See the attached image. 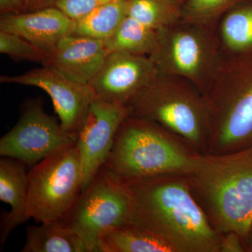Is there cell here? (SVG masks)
<instances>
[{
	"label": "cell",
	"mask_w": 252,
	"mask_h": 252,
	"mask_svg": "<svg viewBox=\"0 0 252 252\" xmlns=\"http://www.w3.org/2000/svg\"><path fill=\"white\" fill-rule=\"evenodd\" d=\"M161 176L124 182L132 196L129 222L160 239L175 252L220 250L216 232L188 187Z\"/></svg>",
	"instance_id": "6da1fadb"
},
{
	"label": "cell",
	"mask_w": 252,
	"mask_h": 252,
	"mask_svg": "<svg viewBox=\"0 0 252 252\" xmlns=\"http://www.w3.org/2000/svg\"><path fill=\"white\" fill-rule=\"evenodd\" d=\"M82 190L77 144L46 157L28 172V215L39 223L62 220Z\"/></svg>",
	"instance_id": "277c9868"
},
{
	"label": "cell",
	"mask_w": 252,
	"mask_h": 252,
	"mask_svg": "<svg viewBox=\"0 0 252 252\" xmlns=\"http://www.w3.org/2000/svg\"><path fill=\"white\" fill-rule=\"evenodd\" d=\"M27 12L23 0H0L1 16Z\"/></svg>",
	"instance_id": "d4e9b609"
},
{
	"label": "cell",
	"mask_w": 252,
	"mask_h": 252,
	"mask_svg": "<svg viewBox=\"0 0 252 252\" xmlns=\"http://www.w3.org/2000/svg\"><path fill=\"white\" fill-rule=\"evenodd\" d=\"M160 70L170 71L193 77L203 69L205 51L203 41L193 33L180 32L167 36L164 30L158 31L157 46L150 56Z\"/></svg>",
	"instance_id": "4fadbf2b"
},
{
	"label": "cell",
	"mask_w": 252,
	"mask_h": 252,
	"mask_svg": "<svg viewBox=\"0 0 252 252\" xmlns=\"http://www.w3.org/2000/svg\"><path fill=\"white\" fill-rule=\"evenodd\" d=\"M112 1L114 0H59L55 6L77 21L96 8Z\"/></svg>",
	"instance_id": "603a6c76"
},
{
	"label": "cell",
	"mask_w": 252,
	"mask_h": 252,
	"mask_svg": "<svg viewBox=\"0 0 252 252\" xmlns=\"http://www.w3.org/2000/svg\"><path fill=\"white\" fill-rule=\"evenodd\" d=\"M129 116L158 122L196 142L200 138V119L193 105L182 99H171L159 79L128 108Z\"/></svg>",
	"instance_id": "30bf717a"
},
{
	"label": "cell",
	"mask_w": 252,
	"mask_h": 252,
	"mask_svg": "<svg viewBox=\"0 0 252 252\" xmlns=\"http://www.w3.org/2000/svg\"><path fill=\"white\" fill-rule=\"evenodd\" d=\"M191 173L219 228L248 234L252 226V147L198 158Z\"/></svg>",
	"instance_id": "7a4b0ae2"
},
{
	"label": "cell",
	"mask_w": 252,
	"mask_h": 252,
	"mask_svg": "<svg viewBox=\"0 0 252 252\" xmlns=\"http://www.w3.org/2000/svg\"><path fill=\"white\" fill-rule=\"evenodd\" d=\"M132 196L126 182L101 169L61 221L77 232L90 252H97L99 236L130 220Z\"/></svg>",
	"instance_id": "5b68a950"
},
{
	"label": "cell",
	"mask_w": 252,
	"mask_h": 252,
	"mask_svg": "<svg viewBox=\"0 0 252 252\" xmlns=\"http://www.w3.org/2000/svg\"><path fill=\"white\" fill-rule=\"evenodd\" d=\"M74 26L75 21L55 6L0 18V31L21 36L47 53L72 34Z\"/></svg>",
	"instance_id": "7c38bea8"
},
{
	"label": "cell",
	"mask_w": 252,
	"mask_h": 252,
	"mask_svg": "<svg viewBox=\"0 0 252 252\" xmlns=\"http://www.w3.org/2000/svg\"><path fill=\"white\" fill-rule=\"evenodd\" d=\"M0 52L16 61H32L43 64L49 53L24 38L0 31Z\"/></svg>",
	"instance_id": "7402d4cb"
},
{
	"label": "cell",
	"mask_w": 252,
	"mask_h": 252,
	"mask_svg": "<svg viewBox=\"0 0 252 252\" xmlns=\"http://www.w3.org/2000/svg\"><path fill=\"white\" fill-rule=\"evenodd\" d=\"M59 0H23L27 11H36L54 6Z\"/></svg>",
	"instance_id": "4316f807"
},
{
	"label": "cell",
	"mask_w": 252,
	"mask_h": 252,
	"mask_svg": "<svg viewBox=\"0 0 252 252\" xmlns=\"http://www.w3.org/2000/svg\"><path fill=\"white\" fill-rule=\"evenodd\" d=\"M238 235L234 233H230L225 240L220 244V250L223 252H241L242 248L240 245Z\"/></svg>",
	"instance_id": "484cf974"
},
{
	"label": "cell",
	"mask_w": 252,
	"mask_h": 252,
	"mask_svg": "<svg viewBox=\"0 0 252 252\" xmlns=\"http://www.w3.org/2000/svg\"><path fill=\"white\" fill-rule=\"evenodd\" d=\"M177 14L175 0H127V16L154 31L166 29Z\"/></svg>",
	"instance_id": "ffe728a7"
},
{
	"label": "cell",
	"mask_w": 252,
	"mask_h": 252,
	"mask_svg": "<svg viewBox=\"0 0 252 252\" xmlns=\"http://www.w3.org/2000/svg\"><path fill=\"white\" fill-rule=\"evenodd\" d=\"M159 74L155 63L145 55L109 53L89 85L95 97L129 108Z\"/></svg>",
	"instance_id": "52a82bcc"
},
{
	"label": "cell",
	"mask_w": 252,
	"mask_h": 252,
	"mask_svg": "<svg viewBox=\"0 0 252 252\" xmlns=\"http://www.w3.org/2000/svg\"><path fill=\"white\" fill-rule=\"evenodd\" d=\"M128 116L127 107L94 96L76 142L82 170V190L103 167L117 131Z\"/></svg>",
	"instance_id": "9c48e42d"
},
{
	"label": "cell",
	"mask_w": 252,
	"mask_h": 252,
	"mask_svg": "<svg viewBox=\"0 0 252 252\" xmlns=\"http://www.w3.org/2000/svg\"><path fill=\"white\" fill-rule=\"evenodd\" d=\"M198 158L182 153L149 121L128 116L117 131L102 167L122 180H137L171 172H191Z\"/></svg>",
	"instance_id": "3957f363"
},
{
	"label": "cell",
	"mask_w": 252,
	"mask_h": 252,
	"mask_svg": "<svg viewBox=\"0 0 252 252\" xmlns=\"http://www.w3.org/2000/svg\"><path fill=\"white\" fill-rule=\"evenodd\" d=\"M107 54L104 41L70 34L50 51L42 65L53 68L72 80L89 84Z\"/></svg>",
	"instance_id": "8fae6325"
},
{
	"label": "cell",
	"mask_w": 252,
	"mask_h": 252,
	"mask_svg": "<svg viewBox=\"0 0 252 252\" xmlns=\"http://www.w3.org/2000/svg\"><path fill=\"white\" fill-rule=\"evenodd\" d=\"M252 134V85L236 99L220 126L217 143L229 148Z\"/></svg>",
	"instance_id": "d6986e66"
},
{
	"label": "cell",
	"mask_w": 252,
	"mask_h": 252,
	"mask_svg": "<svg viewBox=\"0 0 252 252\" xmlns=\"http://www.w3.org/2000/svg\"><path fill=\"white\" fill-rule=\"evenodd\" d=\"M77 142L40 101L25 104L16 125L0 139V156L34 166L46 157Z\"/></svg>",
	"instance_id": "8992f818"
},
{
	"label": "cell",
	"mask_w": 252,
	"mask_h": 252,
	"mask_svg": "<svg viewBox=\"0 0 252 252\" xmlns=\"http://www.w3.org/2000/svg\"><path fill=\"white\" fill-rule=\"evenodd\" d=\"M127 16V0H114L96 8L75 21L72 34L104 41Z\"/></svg>",
	"instance_id": "e0dca14e"
},
{
	"label": "cell",
	"mask_w": 252,
	"mask_h": 252,
	"mask_svg": "<svg viewBox=\"0 0 252 252\" xmlns=\"http://www.w3.org/2000/svg\"><path fill=\"white\" fill-rule=\"evenodd\" d=\"M158 31L127 16L112 36L104 41L107 53L152 54L157 46Z\"/></svg>",
	"instance_id": "ac0fdd59"
},
{
	"label": "cell",
	"mask_w": 252,
	"mask_h": 252,
	"mask_svg": "<svg viewBox=\"0 0 252 252\" xmlns=\"http://www.w3.org/2000/svg\"><path fill=\"white\" fill-rule=\"evenodd\" d=\"M1 84L37 87L49 94L64 130L77 137L84 124L94 93L89 84L69 79L53 68L42 66L14 76H1Z\"/></svg>",
	"instance_id": "ba28073f"
},
{
	"label": "cell",
	"mask_w": 252,
	"mask_h": 252,
	"mask_svg": "<svg viewBox=\"0 0 252 252\" xmlns=\"http://www.w3.org/2000/svg\"><path fill=\"white\" fill-rule=\"evenodd\" d=\"M231 0H189L187 5V14L195 18H205L225 8Z\"/></svg>",
	"instance_id": "cb8c5ba5"
},
{
	"label": "cell",
	"mask_w": 252,
	"mask_h": 252,
	"mask_svg": "<svg viewBox=\"0 0 252 252\" xmlns=\"http://www.w3.org/2000/svg\"><path fill=\"white\" fill-rule=\"evenodd\" d=\"M223 39L232 49L252 46V9L238 10L225 18L222 26Z\"/></svg>",
	"instance_id": "44dd1931"
},
{
	"label": "cell",
	"mask_w": 252,
	"mask_h": 252,
	"mask_svg": "<svg viewBox=\"0 0 252 252\" xmlns=\"http://www.w3.org/2000/svg\"><path fill=\"white\" fill-rule=\"evenodd\" d=\"M22 252H90L83 238L61 220L29 225Z\"/></svg>",
	"instance_id": "9a60e30c"
},
{
	"label": "cell",
	"mask_w": 252,
	"mask_h": 252,
	"mask_svg": "<svg viewBox=\"0 0 252 252\" xmlns=\"http://www.w3.org/2000/svg\"><path fill=\"white\" fill-rule=\"evenodd\" d=\"M26 166L23 162L11 158L1 157L0 160V200L11 207L9 213L1 220V248L18 225L30 220Z\"/></svg>",
	"instance_id": "5bb4252c"
},
{
	"label": "cell",
	"mask_w": 252,
	"mask_h": 252,
	"mask_svg": "<svg viewBox=\"0 0 252 252\" xmlns=\"http://www.w3.org/2000/svg\"><path fill=\"white\" fill-rule=\"evenodd\" d=\"M171 252L175 251L170 245L130 222L106 230L97 247V252Z\"/></svg>",
	"instance_id": "2e32d148"
}]
</instances>
